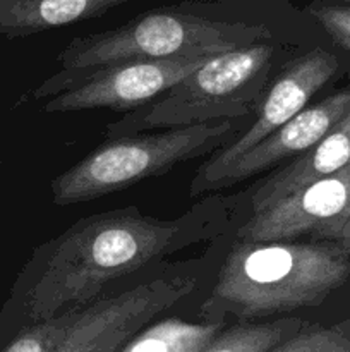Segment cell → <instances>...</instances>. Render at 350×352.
I'll return each mask as SVG.
<instances>
[{"label":"cell","instance_id":"1","mask_svg":"<svg viewBox=\"0 0 350 352\" xmlns=\"http://www.w3.org/2000/svg\"><path fill=\"white\" fill-rule=\"evenodd\" d=\"M233 206L208 198L174 220L143 215L137 206L84 217L34 250L14 289V311L33 325L86 308L113 282L222 234Z\"/></svg>","mask_w":350,"mask_h":352},{"label":"cell","instance_id":"2","mask_svg":"<svg viewBox=\"0 0 350 352\" xmlns=\"http://www.w3.org/2000/svg\"><path fill=\"white\" fill-rule=\"evenodd\" d=\"M350 277V256L333 241L237 237L201 306L206 322H253L325 302Z\"/></svg>","mask_w":350,"mask_h":352},{"label":"cell","instance_id":"3","mask_svg":"<svg viewBox=\"0 0 350 352\" xmlns=\"http://www.w3.org/2000/svg\"><path fill=\"white\" fill-rule=\"evenodd\" d=\"M263 23L220 19L189 9H154L113 30L78 36L57 55L64 79L141 58L216 57L240 47L270 41Z\"/></svg>","mask_w":350,"mask_h":352},{"label":"cell","instance_id":"4","mask_svg":"<svg viewBox=\"0 0 350 352\" xmlns=\"http://www.w3.org/2000/svg\"><path fill=\"white\" fill-rule=\"evenodd\" d=\"M250 116L110 138L51 182L58 206L91 201L165 174L185 160L215 153L242 133Z\"/></svg>","mask_w":350,"mask_h":352},{"label":"cell","instance_id":"5","mask_svg":"<svg viewBox=\"0 0 350 352\" xmlns=\"http://www.w3.org/2000/svg\"><path fill=\"white\" fill-rule=\"evenodd\" d=\"M277 47L270 41L240 47L209 58L148 105L106 127L108 138L189 126L256 113Z\"/></svg>","mask_w":350,"mask_h":352},{"label":"cell","instance_id":"6","mask_svg":"<svg viewBox=\"0 0 350 352\" xmlns=\"http://www.w3.org/2000/svg\"><path fill=\"white\" fill-rule=\"evenodd\" d=\"M213 57L141 58L95 69L72 78H48L36 88V98L51 96L45 112H81L110 109L137 110L201 67Z\"/></svg>","mask_w":350,"mask_h":352},{"label":"cell","instance_id":"7","mask_svg":"<svg viewBox=\"0 0 350 352\" xmlns=\"http://www.w3.org/2000/svg\"><path fill=\"white\" fill-rule=\"evenodd\" d=\"M336 71L338 60L325 48H312L307 54L288 62L268 91H264L256 117H253L247 129L226 146L216 150L215 155L198 168L191 184V196H198L213 175L304 110L309 105V100L335 76Z\"/></svg>","mask_w":350,"mask_h":352},{"label":"cell","instance_id":"8","mask_svg":"<svg viewBox=\"0 0 350 352\" xmlns=\"http://www.w3.org/2000/svg\"><path fill=\"white\" fill-rule=\"evenodd\" d=\"M349 215L350 164L253 213L237 237L283 241L311 236L314 241H333Z\"/></svg>","mask_w":350,"mask_h":352},{"label":"cell","instance_id":"9","mask_svg":"<svg viewBox=\"0 0 350 352\" xmlns=\"http://www.w3.org/2000/svg\"><path fill=\"white\" fill-rule=\"evenodd\" d=\"M196 285V275L172 274L100 298L79 311L54 352H95L122 329L148 325L154 316L189 298Z\"/></svg>","mask_w":350,"mask_h":352},{"label":"cell","instance_id":"10","mask_svg":"<svg viewBox=\"0 0 350 352\" xmlns=\"http://www.w3.org/2000/svg\"><path fill=\"white\" fill-rule=\"evenodd\" d=\"M350 112V88L329 95L328 98L307 105L304 110L292 117L288 122L268 134L264 140L254 144L250 150L237 157L232 164L213 175L201 188L199 195L206 191L225 189L239 184L253 175L277 167L283 162L292 160L314 146L340 119Z\"/></svg>","mask_w":350,"mask_h":352},{"label":"cell","instance_id":"11","mask_svg":"<svg viewBox=\"0 0 350 352\" xmlns=\"http://www.w3.org/2000/svg\"><path fill=\"white\" fill-rule=\"evenodd\" d=\"M350 164V112L340 119L314 146L281 165L250 191L253 213L275 205L304 186Z\"/></svg>","mask_w":350,"mask_h":352},{"label":"cell","instance_id":"12","mask_svg":"<svg viewBox=\"0 0 350 352\" xmlns=\"http://www.w3.org/2000/svg\"><path fill=\"white\" fill-rule=\"evenodd\" d=\"M134 0H0V34L30 36L103 16Z\"/></svg>","mask_w":350,"mask_h":352},{"label":"cell","instance_id":"13","mask_svg":"<svg viewBox=\"0 0 350 352\" xmlns=\"http://www.w3.org/2000/svg\"><path fill=\"white\" fill-rule=\"evenodd\" d=\"M225 325V322L189 323L167 318L141 329L117 352H202Z\"/></svg>","mask_w":350,"mask_h":352},{"label":"cell","instance_id":"14","mask_svg":"<svg viewBox=\"0 0 350 352\" xmlns=\"http://www.w3.org/2000/svg\"><path fill=\"white\" fill-rule=\"evenodd\" d=\"M304 323V320L295 316L263 323L240 322L223 329L202 352H266L301 330Z\"/></svg>","mask_w":350,"mask_h":352},{"label":"cell","instance_id":"15","mask_svg":"<svg viewBox=\"0 0 350 352\" xmlns=\"http://www.w3.org/2000/svg\"><path fill=\"white\" fill-rule=\"evenodd\" d=\"M266 352H350V318L333 325L304 323Z\"/></svg>","mask_w":350,"mask_h":352},{"label":"cell","instance_id":"16","mask_svg":"<svg viewBox=\"0 0 350 352\" xmlns=\"http://www.w3.org/2000/svg\"><path fill=\"white\" fill-rule=\"evenodd\" d=\"M79 311L81 309L27 325L3 352H54L78 318Z\"/></svg>","mask_w":350,"mask_h":352},{"label":"cell","instance_id":"17","mask_svg":"<svg viewBox=\"0 0 350 352\" xmlns=\"http://www.w3.org/2000/svg\"><path fill=\"white\" fill-rule=\"evenodd\" d=\"M305 12L331 36L338 47L350 54V6L349 3L311 0Z\"/></svg>","mask_w":350,"mask_h":352},{"label":"cell","instance_id":"18","mask_svg":"<svg viewBox=\"0 0 350 352\" xmlns=\"http://www.w3.org/2000/svg\"><path fill=\"white\" fill-rule=\"evenodd\" d=\"M143 327L144 325H130L127 327V329H122L120 332H117L115 336L110 337L105 344H102V346H100L95 352H117L124 346V344L127 342V340L130 339V337L134 336V333L139 332Z\"/></svg>","mask_w":350,"mask_h":352},{"label":"cell","instance_id":"19","mask_svg":"<svg viewBox=\"0 0 350 352\" xmlns=\"http://www.w3.org/2000/svg\"><path fill=\"white\" fill-rule=\"evenodd\" d=\"M333 243L340 244V246L343 248V251L350 256V215L349 219H347V222L342 226V229H340L338 232H336V236L333 237Z\"/></svg>","mask_w":350,"mask_h":352},{"label":"cell","instance_id":"20","mask_svg":"<svg viewBox=\"0 0 350 352\" xmlns=\"http://www.w3.org/2000/svg\"><path fill=\"white\" fill-rule=\"evenodd\" d=\"M328 2H340V3H349V6H350V0H328Z\"/></svg>","mask_w":350,"mask_h":352}]
</instances>
